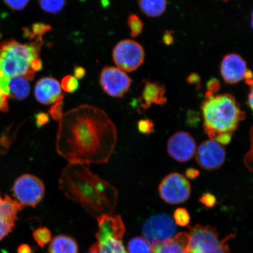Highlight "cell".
I'll return each instance as SVG.
<instances>
[{
    "label": "cell",
    "instance_id": "1",
    "mask_svg": "<svg viewBox=\"0 0 253 253\" xmlns=\"http://www.w3.org/2000/svg\"><path fill=\"white\" fill-rule=\"evenodd\" d=\"M118 139L116 126L105 111L82 104L63 113L57 131L56 150L69 163L105 164Z\"/></svg>",
    "mask_w": 253,
    "mask_h": 253
},
{
    "label": "cell",
    "instance_id": "2",
    "mask_svg": "<svg viewBox=\"0 0 253 253\" xmlns=\"http://www.w3.org/2000/svg\"><path fill=\"white\" fill-rule=\"evenodd\" d=\"M59 188L95 217L112 213L118 205V189L84 164L69 163L61 172Z\"/></svg>",
    "mask_w": 253,
    "mask_h": 253
},
{
    "label": "cell",
    "instance_id": "3",
    "mask_svg": "<svg viewBox=\"0 0 253 253\" xmlns=\"http://www.w3.org/2000/svg\"><path fill=\"white\" fill-rule=\"evenodd\" d=\"M42 43L23 44L14 40L0 44V84L9 96L8 81L17 77L33 80L42 68L39 58Z\"/></svg>",
    "mask_w": 253,
    "mask_h": 253
},
{
    "label": "cell",
    "instance_id": "4",
    "mask_svg": "<svg viewBox=\"0 0 253 253\" xmlns=\"http://www.w3.org/2000/svg\"><path fill=\"white\" fill-rule=\"evenodd\" d=\"M202 115L206 133L212 140L221 134H233L239 123L245 118V112L232 94L214 96L208 91L202 104Z\"/></svg>",
    "mask_w": 253,
    "mask_h": 253
},
{
    "label": "cell",
    "instance_id": "5",
    "mask_svg": "<svg viewBox=\"0 0 253 253\" xmlns=\"http://www.w3.org/2000/svg\"><path fill=\"white\" fill-rule=\"evenodd\" d=\"M96 243L99 253H128L123 243L126 227L118 214H104L97 217Z\"/></svg>",
    "mask_w": 253,
    "mask_h": 253
},
{
    "label": "cell",
    "instance_id": "6",
    "mask_svg": "<svg viewBox=\"0 0 253 253\" xmlns=\"http://www.w3.org/2000/svg\"><path fill=\"white\" fill-rule=\"evenodd\" d=\"M188 234V253H230L227 242L236 236L235 234H230L226 238L219 240L215 227L199 224L189 227Z\"/></svg>",
    "mask_w": 253,
    "mask_h": 253
},
{
    "label": "cell",
    "instance_id": "7",
    "mask_svg": "<svg viewBox=\"0 0 253 253\" xmlns=\"http://www.w3.org/2000/svg\"><path fill=\"white\" fill-rule=\"evenodd\" d=\"M176 232L175 221L166 213L153 215L142 227V235L152 249L172 239Z\"/></svg>",
    "mask_w": 253,
    "mask_h": 253
},
{
    "label": "cell",
    "instance_id": "8",
    "mask_svg": "<svg viewBox=\"0 0 253 253\" xmlns=\"http://www.w3.org/2000/svg\"><path fill=\"white\" fill-rule=\"evenodd\" d=\"M113 58L118 68L125 72H132L144 62L145 51L141 44L136 41L125 40L114 48Z\"/></svg>",
    "mask_w": 253,
    "mask_h": 253
},
{
    "label": "cell",
    "instance_id": "9",
    "mask_svg": "<svg viewBox=\"0 0 253 253\" xmlns=\"http://www.w3.org/2000/svg\"><path fill=\"white\" fill-rule=\"evenodd\" d=\"M158 192L161 199L168 204L176 205L187 201L191 186L186 177L179 173H171L161 182Z\"/></svg>",
    "mask_w": 253,
    "mask_h": 253
},
{
    "label": "cell",
    "instance_id": "10",
    "mask_svg": "<svg viewBox=\"0 0 253 253\" xmlns=\"http://www.w3.org/2000/svg\"><path fill=\"white\" fill-rule=\"evenodd\" d=\"M14 196L23 206L35 207L42 201L45 186L41 179L30 174H25L15 181Z\"/></svg>",
    "mask_w": 253,
    "mask_h": 253
},
{
    "label": "cell",
    "instance_id": "11",
    "mask_svg": "<svg viewBox=\"0 0 253 253\" xmlns=\"http://www.w3.org/2000/svg\"><path fill=\"white\" fill-rule=\"evenodd\" d=\"M99 82L104 92L109 96L123 98L131 86V79L119 68L105 66L101 72Z\"/></svg>",
    "mask_w": 253,
    "mask_h": 253
},
{
    "label": "cell",
    "instance_id": "12",
    "mask_svg": "<svg viewBox=\"0 0 253 253\" xmlns=\"http://www.w3.org/2000/svg\"><path fill=\"white\" fill-rule=\"evenodd\" d=\"M196 161L202 169L212 170L219 169L226 159L223 145L212 140L205 141L195 153Z\"/></svg>",
    "mask_w": 253,
    "mask_h": 253
},
{
    "label": "cell",
    "instance_id": "13",
    "mask_svg": "<svg viewBox=\"0 0 253 253\" xmlns=\"http://www.w3.org/2000/svg\"><path fill=\"white\" fill-rule=\"evenodd\" d=\"M167 151L173 160L180 163L186 162L195 156L197 144L188 132L179 131L169 138Z\"/></svg>",
    "mask_w": 253,
    "mask_h": 253
},
{
    "label": "cell",
    "instance_id": "14",
    "mask_svg": "<svg viewBox=\"0 0 253 253\" xmlns=\"http://www.w3.org/2000/svg\"><path fill=\"white\" fill-rule=\"evenodd\" d=\"M249 71L245 60L237 53H229L221 61V77L227 84H236L245 79Z\"/></svg>",
    "mask_w": 253,
    "mask_h": 253
},
{
    "label": "cell",
    "instance_id": "15",
    "mask_svg": "<svg viewBox=\"0 0 253 253\" xmlns=\"http://www.w3.org/2000/svg\"><path fill=\"white\" fill-rule=\"evenodd\" d=\"M166 88L158 82L145 80L141 96L135 101L139 114L145 112L153 104L163 105L167 103Z\"/></svg>",
    "mask_w": 253,
    "mask_h": 253
},
{
    "label": "cell",
    "instance_id": "16",
    "mask_svg": "<svg viewBox=\"0 0 253 253\" xmlns=\"http://www.w3.org/2000/svg\"><path fill=\"white\" fill-rule=\"evenodd\" d=\"M24 206L6 195H0V241L13 229L17 219V214Z\"/></svg>",
    "mask_w": 253,
    "mask_h": 253
},
{
    "label": "cell",
    "instance_id": "17",
    "mask_svg": "<svg viewBox=\"0 0 253 253\" xmlns=\"http://www.w3.org/2000/svg\"><path fill=\"white\" fill-rule=\"evenodd\" d=\"M34 93L38 102L45 105L55 103L63 95L61 84L51 77L41 79L35 87Z\"/></svg>",
    "mask_w": 253,
    "mask_h": 253
},
{
    "label": "cell",
    "instance_id": "18",
    "mask_svg": "<svg viewBox=\"0 0 253 253\" xmlns=\"http://www.w3.org/2000/svg\"><path fill=\"white\" fill-rule=\"evenodd\" d=\"M188 234L181 232L162 244L152 249V253H188Z\"/></svg>",
    "mask_w": 253,
    "mask_h": 253
},
{
    "label": "cell",
    "instance_id": "19",
    "mask_svg": "<svg viewBox=\"0 0 253 253\" xmlns=\"http://www.w3.org/2000/svg\"><path fill=\"white\" fill-rule=\"evenodd\" d=\"M47 253H78L77 243L71 237L56 236L50 242Z\"/></svg>",
    "mask_w": 253,
    "mask_h": 253
},
{
    "label": "cell",
    "instance_id": "20",
    "mask_svg": "<svg viewBox=\"0 0 253 253\" xmlns=\"http://www.w3.org/2000/svg\"><path fill=\"white\" fill-rule=\"evenodd\" d=\"M9 96L17 100L26 99L30 93V85L28 79L22 77H14L8 81Z\"/></svg>",
    "mask_w": 253,
    "mask_h": 253
},
{
    "label": "cell",
    "instance_id": "21",
    "mask_svg": "<svg viewBox=\"0 0 253 253\" xmlns=\"http://www.w3.org/2000/svg\"><path fill=\"white\" fill-rule=\"evenodd\" d=\"M140 10L149 17H158L164 13L167 6V0H138Z\"/></svg>",
    "mask_w": 253,
    "mask_h": 253
},
{
    "label": "cell",
    "instance_id": "22",
    "mask_svg": "<svg viewBox=\"0 0 253 253\" xmlns=\"http://www.w3.org/2000/svg\"><path fill=\"white\" fill-rule=\"evenodd\" d=\"M52 30L50 25L43 23L34 24L32 26L31 30L24 29L25 35L30 38L31 40H34V42L42 43V37L44 34Z\"/></svg>",
    "mask_w": 253,
    "mask_h": 253
},
{
    "label": "cell",
    "instance_id": "23",
    "mask_svg": "<svg viewBox=\"0 0 253 253\" xmlns=\"http://www.w3.org/2000/svg\"><path fill=\"white\" fill-rule=\"evenodd\" d=\"M128 253H152V248L146 240L141 237H135L129 241Z\"/></svg>",
    "mask_w": 253,
    "mask_h": 253
},
{
    "label": "cell",
    "instance_id": "24",
    "mask_svg": "<svg viewBox=\"0 0 253 253\" xmlns=\"http://www.w3.org/2000/svg\"><path fill=\"white\" fill-rule=\"evenodd\" d=\"M66 1V0H39V4L43 11L55 14L62 10Z\"/></svg>",
    "mask_w": 253,
    "mask_h": 253
},
{
    "label": "cell",
    "instance_id": "25",
    "mask_svg": "<svg viewBox=\"0 0 253 253\" xmlns=\"http://www.w3.org/2000/svg\"><path fill=\"white\" fill-rule=\"evenodd\" d=\"M127 24L130 30V35L132 37L135 38L140 36L143 30L144 24L136 14H132L129 15Z\"/></svg>",
    "mask_w": 253,
    "mask_h": 253
},
{
    "label": "cell",
    "instance_id": "26",
    "mask_svg": "<svg viewBox=\"0 0 253 253\" xmlns=\"http://www.w3.org/2000/svg\"><path fill=\"white\" fill-rule=\"evenodd\" d=\"M33 236L38 245L42 248H43L52 240L51 232L45 227H40V228L35 230Z\"/></svg>",
    "mask_w": 253,
    "mask_h": 253
},
{
    "label": "cell",
    "instance_id": "27",
    "mask_svg": "<svg viewBox=\"0 0 253 253\" xmlns=\"http://www.w3.org/2000/svg\"><path fill=\"white\" fill-rule=\"evenodd\" d=\"M173 219L177 225L184 227L188 225L191 216L186 209L179 208L174 211Z\"/></svg>",
    "mask_w": 253,
    "mask_h": 253
},
{
    "label": "cell",
    "instance_id": "28",
    "mask_svg": "<svg viewBox=\"0 0 253 253\" xmlns=\"http://www.w3.org/2000/svg\"><path fill=\"white\" fill-rule=\"evenodd\" d=\"M62 89L68 93H74L78 89L79 84L77 79L71 75L65 76L61 81Z\"/></svg>",
    "mask_w": 253,
    "mask_h": 253
},
{
    "label": "cell",
    "instance_id": "29",
    "mask_svg": "<svg viewBox=\"0 0 253 253\" xmlns=\"http://www.w3.org/2000/svg\"><path fill=\"white\" fill-rule=\"evenodd\" d=\"M63 95L56 101L49 110V114L55 121H60L63 115Z\"/></svg>",
    "mask_w": 253,
    "mask_h": 253
},
{
    "label": "cell",
    "instance_id": "30",
    "mask_svg": "<svg viewBox=\"0 0 253 253\" xmlns=\"http://www.w3.org/2000/svg\"><path fill=\"white\" fill-rule=\"evenodd\" d=\"M137 129L142 134H151L154 132L155 125L150 119H142L137 123Z\"/></svg>",
    "mask_w": 253,
    "mask_h": 253
},
{
    "label": "cell",
    "instance_id": "31",
    "mask_svg": "<svg viewBox=\"0 0 253 253\" xmlns=\"http://www.w3.org/2000/svg\"><path fill=\"white\" fill-rule=\"evenodd\" d=\"M199 202L206 207L212 208L216 203V198L211 193H205L199 199Z\"/></svg>",
    "mask_w": 253,
    "mask_h": 253
},
{
    "label": "cell",
    "instance_id": "32",
    "mask_svg": "<svg viewBox=\"0 0 253 253\" xmlns=\"http://www.w3.org/2000/svg\"><path fill=\"white\" fill-rule=\"evenodd\" d=\"M29 1L30 0H4L5 4L14 10H21Z\"/></svg>",
    "mask_w": 253,
    "mask_h": 253
},
{
    "label": "cell",
    "instance_id": "33",
    "mask_svg": "<svg viewBox=\"0 0 253 253\" xmlns=\"http://www.w3.org/2000/svg\"><path fill=\"white\" fill-rule=\"evenodd\" d=\"M8 95L3 90L0 84V112H5L8 109Z\"/></svg>",
    "mask_w": 253,
    "mask_h": 253
},
{
    "label": "cell",
    "instance_id": "34",
    "mask_svg": "<svg viewBox=\"0 0 253 253\" xmlns=\"http://www.w3.org/2000/svg\"><path fill=\"white\" fill-rule=\"evenodd\" d=\"M49 122V117L47 114L43 112L37 113L36 115V123L38 127H42Z\"/></svg>",
    "mask_w": 253,
    "mask_h": 253
},
{
    "label": "cell",
    "instance_id": "35",
    "mask_svg": "<svg viewBox=\"0 0 253 253\" xmlns=\"http://www.w3.org/2000/svg\"><path fill=\"white\" fill-rule=\"evenodd\" d=\"M220 84L216 79H211L207 84L208 92L214 94L220 89Z\"/></svg>",
    "mask_w": 253,
    "mask_h": 253
},
{
    "label": "cell",
    "instance_id": "36",
    "mask_svg": "<svg viewBox=\"0 0 253 253\" xmlns=\"http://www.w3.org/2000/svg\"><path fill=\"white\" fill-rule=\"evenodd\" d=\"M246 83L250 88L248 95L249 106L253 112V77L251 79H246Z\"/></svg>",
    "mask_w": 253,
    "mask_h": 253
},
{
    "label": "cell",
    "instance_id": "37",
    "mask_svg": "<svg viewBox=\"0 0 253 253\" xmlns=\"http://www.w3.org/2000/svg\"><path fill=\"white\" fill-rule=\"evenodd\" d=\"M74 77L77 79H83L86 75V70L82 66H75L74 69Z\"/></svg>",
    "mask_w": 253,
    "mask_h": 253
},
{
    "label": "cell",
    "instance_id": "38",
    "mask_svg": "<svg viewBox=\"0 0 253 253\" xmlns=\"http://www.w3.org/2000/svg\"><path fill=\"white\" fill-rule=\"evenodd\" d=\"M185 173L188 179H195L198 178L200 173L198 169L191 168L186 169Z\"/></svg>",
    "mask_w": 253,
    "mask_h": 253
},
{
    "label": "cell",
    "instance_id": "39",
    "mask_svg": "<svg viewBox=\"0 0 253 253\" xmlns=\"http://www.w3.org/2000/svg\"><path fill=\"white\" fill-rule=\"evenodd\" d=\"M163 42L167 45H171V44L173 43V37L172 34L170 33V32L167 31L165 34H164Z\"/></svg>",
    "mask_w": 253,
    "mask_h": 253
},
{
    "label": "cell",
    "instance_id": "40",
    "mask_svg": "<svg viewBox=\"0 0 253 253\" xmlns=\"http://www.w3.org/2000/svg\"><path fill=\"white\" fill-rule=\"evenodd\" d=\"M187 81L190 84L197 85L200 82V78H199V75L197 74H193L189 76Z\"/></svg>",
    "mask_w": 253,
    "mask_h": 253
},
{
    "label": "cell",
    "instance_id": "41",
    "mask_svg": "<svg viewBox=\"0 0 253 253\" xmlns=\"http://www.w3.org/2000/svg\"><path fill=\"white\" fill-rule=\"evenodd\" d=\"M18 253H32L31 248L27 245H22L19 247Z\"/></svg>",
    "mask_w": 253,
    "mask_h": 253
},
{
    "label": "cell",
    "instance_id": "42",
    "mask_svg": "<svg viewBox=\"0 0 253 253\" xmlns=\"http://www.w3.org/2000/svg\"><path fill=\"white\" fill-rule=\"evenodd\" d=\"M87 253H98V249L96 243H95L90 249L89 252Z\"/></svg>",
    "mask_w": 253,
    "mask_h": 253
},
{
    "label": "cell",
    "instance_id": "43",
    "mask_svg": "<svg viewBox=\"0 0 253 253\" xmlns=\"http://www.w3.org/2000/svg\"><path fill=\"white\" fill-rule=\"evenodd\" d=\"M251 25H252V27L253 29V11L252 14Z\"/></svg>",
    "mask_w": 253,
    "mask_h": 253
},
{
    "label": "cell",
    "instance_id": "44",
    "mask_svg": "<svg viewBox=\"0 0 253 253\" xmlns=\"http://www.w3.org/2000/svg\"><path fill=\"white\" fill-rule=\"evenodd\" d=\"M79 1L82 2H86V1H87V0H79Z\"/></svg>",
    "mask_w": 253,
    "mask_h": 253
},
{
    "label": "cell",
    "instance_id": "45",
    "mask_svg": "<svg viewBox=\"0 0 253 253\" xmlns=\"http://www.w3.org/2000/svg\"><path fill=\"white\" fill-rule=\"evenodd\" d=\"M220 1H229V0H220Z\"/></svg>",
    "mask_w": 253,
    "mask_h": 253
}]
</instances>
